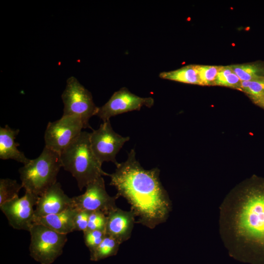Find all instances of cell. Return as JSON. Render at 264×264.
I'll return each mask as SVG.
<instances>
[{
	"label": "cell",
	"mask_w": 264,
	"mask_h": 264,
	"mask_svg": "<svg viewBox=\"0 0 264 264\" xmlns=\"http://www.w3.org/2000/svg\"><path fill=\"white\" fill-rule=\"evenodd\" d=\"M85 129L80 119L73 116L62 117L48 123L44 132L45 146L61 154Z\"/></svg>",
	"instance_id": "8"
},
{
	"label": "cell",
	"mask_w": 264,
	"mask_h": 264,
	"mask_svg": "<svg viewBox=\"0 0 264 264\" xmlns=\"http://www.w3.org/2000/svg\"><path fill=\"white\" fill-rule=\"evenodd\" d=\"M135 216L134 213L122 210L117 207L107 215L106 234L119 241L121 243L131 237Z\"/></svg>",
	"instance_id": "13"
},
{
	"label": "cell",
	"mask_w": 264,
	"mask_h": 264,
	"mask_svg": "<svg viewBox=\"0 0 264 264\" xmlns=\"http://www.w3.org/2000/svg\"><path fill=\"white\" fill-rule=\"evenodd\" d=\"M30 256L41 264H51L63 251L66 235L59 233L39 223H34L29 231Z\"/></svg>",
	"instance_id": "5"
},
{
	"label": "cell",
	"mask_w": 264,
	"mask_h": 264,
	"mask_svg": "<svg viewBox=\"0 0 264 264\" xmlns=\"http://www.w3.org/2000/svg\"><path fill=\"white\" fill-rule=\"evenodd\" d=\"M121 244L117 239L106 234L101 242L90 252V260L97 262L116 255Z\"/></svg>",
	"instance_id": "18"
},
{
	"label": "cell",
	"mask_w": 264,
	"mask_h": 264,
	"mask_svg": "<svg viewBox=\"0 0 264 264\" xmlns=\"http://www.w3.org/2000/svg\"><path fill=\"white\" fill-rule=\"evenodd\" d=\"M61 167L60 154L45 146L37 158L19 169L22 187L40 197L57 182Z\"/></svg>",
	"instance_id": "4"
},
{
	"label": "cell",
	"mask_w": 264,
	"mask_h": 264,
	"mask_svg": "<svg viewBox=\"0 0 264 264\" xmlns=\"http://www.w3.org/2000/svg\"><path fill=\"white\" fill-rule=\"evenodd\" d=\"M84 242L90 252L101 242L106 234L103 230H87L83 232Z\"/></svg>",
	"instance_id": "23"
},
{
	"label": "cell",
	"mask_w": 264,
	"mask_h": 264,
	"mask_svg": "<svg viewBox=\"0 0 264 264\" xmlns=\"http://www.w3.org/2000/svg\"><path fill=\"white\" fill-rule=\"evenodd\" d=\"M154 104L152 97H141L126 88L115 91L102 107L99 108L96 116L103 122L113 116L133 110H139L143 106L151 108Z\"/></svg>",
	"instance_id": "11"
},
{
	"label": "cell",
	"mask_w": 264,
	"mask_h": 264,
	"mask_svg": "<svg viewBox=\"0 0 264 264\" xmlns=\"http://www.w3.org/2000/svg\"><path fill=\"white\" fill-rule=\"evenodd\" d=\"M90 213L85 210H77L74 219V231L84 232L87 230Z\"/></svg>",
	"instance_id": "25"
},
{
	"label": "cell",
	"mask_w": 264,
	"mask_h": 264,
	"mask_svg": "<svg viewBox=\"0 0 264 264\" xmlns=\"http://www.w3.org/2000/svg\"><path fill=\"white\" fill-rule=\"evenodd\" d=\"M19 132V129H12L8 125L0 128V158L13 159L25 165L31 159L18 149L20 144L15 140Z\"/></svg>",
	"instance_id": "14"
},
{
	"label": "cell",
	"mask_w": 264,
	"mask_h": 264,
	"mask_svg": "<svg viewBox=\"0 0 264 264\" xmlns=\"http://www.w3.org/2000/svg\"><path fill=\"white\" fill-rule=\"evenodd\" d=\"M219 231L235 258L264 261V178L253 176L226 196L220 206Z\"/></svg>",
	"instance_id": "1"
},
{
	"label": "cell",
	"mask_w": 264,
	"mask_h": 264,
	"mask_svg": "<svg viewBox=\"0 0 264 264\" xmlns=\"http://www.w3.org/2000/svg\"><path fill=\"white\" fill-rule=\"evenodd\" d=\"M241 81L233 71L231 65L221 66L214 85L224 86L240 90Z\"/></svg>",
	"instance_id": "19"
},
{
	"label": "cell",
	"mask_w": 264,
	"mask_h": 264,
	"mask_svg": "<svg viewBox=\"0 0 264 264\" xmlns=\"http://www.w3.org/2000/svg\"><path fill=\"white\" fill-rule=\"evenodd\" d=\"M233 71L241 81L264 78V62H255L231 65Z\"/></svg>",
	"instance_id": "17"
},
{
	"label": "cell",
	"mask_w": 264,
	"mask_h": 264,
	"mask_svg": "<svg viewBox=\"0 0 264 264\" xmlns=\"http://www.w3.org/2000/svg\"><path fill=\"white\" fill-rule=\"evenodd\" d=\"M62 167L76 179L80 190L103 176H108L102 169L91 149L90 133L82 131L60 154Z\"/></svg>",
	"instance_id": "3"
},
{
	"label": "cell",
	"mask_w": 264,
	"mask_h": 264,
	"mask_svg": "<svg viewBox=\"0 0 264 264\" xmlns=\"http://www.w3.org/2000/svg\"><path fill=\"white\" fill-rule=\"evenodd\" d=\"M39 197L28 191L0 205L1 211L7 218L9 224L14 229L29 231L34 223V206Z\"/></svg>",
	"instance_id": "10"
},
{
	"label": "cell",
	"mask_w": 264,
	"mask_h": 264,
	"mask_svg": "<svg viewBox=\"0 0 264 264\" xmlns=\"http://www.w3.org/2000/svg\"><path fill=\"white\" fill-rule=\"evenodd\" d=\"M221 66L197 65L200 85H214L215 80Z\"/></svg>",
	"instance_id": "22"
},
{
	"label": "cell",
	"mask_w": 264,
	"mask_h": 264,
	"mask_svg": "<svg viewBox=\"0 0 264 264\" xmlns=\"http://www.w3.org/2000/svg\"><path fill=\"white\" fill-rule=\"evenodd\" d=\"M77 210L70 208L62 212L34 219V223L42 224L60 234L74 231V219Z\"/></svg>",
	"instance_id": "15"
},
{
	"label": "cell",
	"mask_w": 264,
	"mask_h": 264,
	"mask_svg": "<svg viewBox=\"0 0 264 264\" xmlns=\"http://www.w3.org/2000/svg\"><path fill=\"white\" fill-rule=\"evenodd\" d=\"M22 184L18 183L16 180L10 178L0 179V205L18 197Z\"/></svg>",
	"instance_id": "21"
},
{
	"label": "cell",
	"mask_w": 264,
	"mask_h": 264,
	"mask_svg": "<svg viewBox=\"0 0 264 264\" xmlns=\"http://www.w3.org/2000/svg\"><path fill=\"white\" fill-rule=\"evenodd\" d=\"M83 194L72 198L73 207L76 209L100 211L107 216L117 207L116 200L119 197H111L107 193L102 176L88 184Z\"/></svg>",
	"instance_id": "9"
},
{
	"label": "cell",
	"mask_w": 264,
	"mask_h": 264,
	"mask_svg": "<svg viewBox=\"0 0 264 264\" xmlns=\"http://www.w3.org/2000/svg\"><path fill=\"white\" fill-rule=\"evenodd\" d=\"M255 104L264 109V97L260 100H259Z\"/></svg>",
	"instance_id": "26"
},
{
	"label": "cell",
	"mask_w": 264,
	"mask_h": 264,
	"mask_svg": "<svg viewBox=\"0 0 264 264\" xmlns=\"http://www.w3.org/2000/svg\"><path fill=\"white\" fill-rule=\"evenodd\" d=\"M240 90L244 92L255 104L264 97V78L242 81Z\"/></svg>",
	"instance_id": "20"
},
{
	"label": "cell",
	"mask_w": 264,
	"mask_h": 264,
	"mask_svg": "<svg viewBox=\"0 0 264 264\" xmlns=\"http://www.w3.org/2000/svg\"><path fill=\"white\" fill-rule=\"evenodd\" d=\"M132 149L127 160L116 166L109 174L110 185L117 190L116 195L124 198L131 210L138 217L136 223L150 229L165 222L172 211V204L159 178L158 168L144 169Z\"/></svg>",
	"instance_id": "2"
},
{
	"label": "cell",
	"mask_w": 264,
	"mask_h": 264,
	"mask_svg": "<svg viewBox=\"0 0 264 264\" xmlns=\"http://www.w3.org/2000/svg\"><path fill=\"white\" fill-rule=\"evenodd\" d=\"M107 216L100 211L91 212L89 214L87 230L105 231Z\"/></svg>",
	"instance_id": "24"
},
{
	"label": "cell",
	"mask_w": 264,
	"mask_h": 264,
	"mask_svg": "<svg viewBox=\"0 0 264 264\" xmlns=\"http://www.w3.org/2000/svg\"><path fill=\"white\" fill-rule=\"evenodd\" d=\"M73 207L72 198L64 192L56 182L39 197L34 211V219L64 211Z\"/></svg>",
	"instance_id": "12"
},
{
	"label": "cell",
	"mask_w": 264,
	"mask_h": 264,
	"mask_svg": "<svg viewBox=\"0 0 264 264\" xmlns=\"http://www.w3.org/2000/svg\"><path fill=\"white\" fill-rule=\"evenodd\" d=\"M159 77L188 84L200 85L197 65H189L175 70L162 72L159 74Z\"/></svg>",
	"instance_id": "16"
},
{
	"label": "cell",
	"mask_w": 264,
	"mask_h": 264,
	"mask_svg": "<svg viewBox=\"0 0 264 264\" xmlns=\"http://www.w3.org/2000/svg\"><path fill=\"white\" fill-rule=\"evenodd\" d=\"M129 140V136H122L113 130L110 120L103 122L98 129L90 132L91 149L102 164L104 162L110 161L118 165L116 156Z\"/></svg>",
	"instance_id": "7"
},
{
	"label": "cell",
	"mask_w": 264,
	"mask_h": 264,
	"mask_svg": "<svg viewBox=\"0 0 264 264\" xmlns=\"http://www.w3.org/2000/svg\"><path fill=\"white\" fill-rule=\"evenodd\" d=\"M61 98L64 106L63 116L77 117L81 120L85 129L90 128L89 120L96 115L99 109L90 92L71 76L66 81Z\"/></svg>",
	"instance_id": "6"
}]
</instances>
